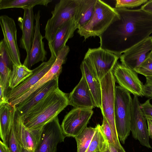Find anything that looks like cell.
Here are the masks:
<instances>
[{"mask_svg":"<svg viewBox=\"0 0 152 152\" xmlns=\"http://www.w3.org/2000/svg\"><path fill=\"white\" fill-rule=\"evenodd\" d=\"M40 11L39 10L35 15V31L31 49L27 54L23 65L29 69L35 64L47 60V52L44 48L43 37L40 31Z\"/></svg>","mask_w":152,"mask_h":152,"instance_id":"e0dca14e","label":"cell"},{"mask_svg":"<svg viewBox=\"0 0 152 152\" xmlns=\"http://www.w3.org/2000/svg\"><path fill=\"white\" fill-rule=\"evenodd\" d=\"M33 8L24 10L23 18L19 17L18 19L22 33L20 40V47L25 50L27 54L31 49L35 31V15Z\"/></svg>","mask_w":152,"mask_h":152,"instance_id":"ffe728a7","label":"cell"},{"mask_svg":"<svg viewBox=\"0 0 152 152\" xmlns=\"http://www.w3.org/2000/svg\"><path fill=\"white\" fill-rule=\"evenodd\" d=\"M115 81L112 71L109 72L100 81L101 107L103 117L107 120L112 130L117 148L121 149L115 127L114 117L115 89Z\"/></svg>","mask_w":152,"mask_h":152,"instance_id":"5b68a950","label":"cell"},{"mask_svg":"<svg viewBox=\"0 0 152 152\" xmlns=\"http://www.w3.org/2000/svg\"><path fill=\"white\" fill-rule=\"evenodd\" d=\"M97 129L96 126L93 128L86 127L75 138L76 141L77 152H86L94 135Z\"/></svg>","mask_w":152,"mask_h":152,"instance_id":"4316f807","label":"cell"},{"mask_svg":"<svg viewBox=\"0 0 152 152\" xmlns=\"http://www.w3.org/2000/svg\"><path fill=\"white\" fill-rule=\"evenodd\" d=\"M142 93L143 96L152 99V82L146 80L143 85Z\"/></svg>","mask_w":152,"mask_h":152,"instance_id":"836d02e7","label":"cell"},{"mask_svg":"<svg viewBox=\"0 0 152 152\" xmlns=\"http://www.w3.org/2000/svg\"><path fill=\"white\" fill-rule=\"evenodd\" d=\"M0 23L4 36L3 39L13 64L22 65L17 42V29L15 21L8 16L3 15L0 16Z\"/></svg>","mask_w":152,"mask_h":152,"instance_id":"2e32d148","label":"cell"},{"mask_svg":"<svg viewBox=\"0 0 152 152\" xmlns=\"http://www.w3.org/2000/svg\"><path fill=\"white\" fill-rule=\"evenodd\" d=\"M102 152H110V151L108 148V146L106 148V149L104 151H102Z\"/></svg>","mask_w":152,"mask_h":152,"instance_id":"b9f144b4","label":"cell"},{"mask_svg":"<svg viewBox=\"0 0 152 152\" xmlns=\"http://www.w3.org/2000/svg\"><path fill=\"white\" fill-rule=\"evenodd\" d=\"M51 56L47 62H43L33 70V74L15 88L8 91L7 99L9 100L17 98L24 94L37 83L50 70L57 57L51 50Z\"/></svg>","mask_w":152,"mask_h":152,"instance_id":"4fadbf2b","label":"cell"},{"mask_svg":"<svg viewBox=\"0 0 152 152\" xmlns=\"http://www.w3.org/2000/svg\"><path fill=\"white\" fill-rule=\"evenodd\" d=\"M108 146L110 152H126L123 148L121 149L118 148L114 145L108 143Z\"/></svg>","mask_w":152,"mask_h":152,"instance_id":"d590c367","label":"cell"},{"mask_svg":"<svg viewBox=\"0 0 152 152\" xmlns=\"http://www.w3.org/2000/svg\"><path fill=\"white\" fill-rule=\"evenodd\" d=\"M101 152L98 151V152Z\"/></svg>","mask_w":152,"mask_h":152,"instance_id":"7bdbcfd3","label":"cell"},{"mask_svg":"<svg viewBox=\"0 0 152 152\" xmlns=\"http://www.w3.org/2000/svg\"><path fill=\"white\" fill-rule=\"evenodd\" d=\"M58 77L51 80L15 106L22 116L48 95L58 88Z\"/></svg>","mask_w":152,"mask_h":152,"instance_id":"d6986e66","label":"cell"},{"mask_svg":"<svg viewBox=\"0 0 152 152\" xmlns=\"http://www.w3.org/2000/svg\"><path fill=\"white\" fill-rule=\"evenodd\" d=\"M33 73L23 64L20 66L13 65L9 81V87L12 89L24 81Z\"/></svg>","mask_w":152,"mask_h":152,"instance_id":"484cf974","label":"cell"},{"mask_svg":"<svg viewBox=\"0 0 152 152\" xmlns=\"http://www.w3.org/2000/svg\"><path fill=\"white\" fill-rule=\"evenodd\" d=\"M101 128L108 143L113 145L116 147L111 128L107 120L104 117H103L102 123L101 125Z\"/></svg>","mask_w":152,"mask_h":152,"instance_id":"1f68e13d","label":"cell"},{"mask_svg":"<svg viewBox=\"0 0 152 152\" xmlns=\"http://www.w3.org/2000/svg\"><path fill=\"white\" fill-rule=\"evenodd\" d=\"M150 100L148 99L144 103L140 104V107L145 118L152 119V105Z\"/></svg>","mask_w":152,"mask_h":152,"instance_id":"d6a6232c","label":"cell"},{"mask_svg":"<svg viewBox=\"0 0 152 152\" xmlns=\"http://www.w3.org/2000/svg\"><path fill=\"white\" fill-rule=\"evenodd\" d=\"M8 146L10 152H21L22 147L17 139L13 121Z\"/></svg>","mask_w":152,"mask_h":152,"instance_id":"f546056e","label":"cell"},{"mask_svg":"<svg viewBox=\"0 0 152 152\" xmlns=\"http://www.w3.org/2000/svg\"><path fill=\"white\" fill-rule=\"evenodd\" d=\"M91 141L86 152H102L108 147V143L98 124Z\"/></svg>","mask_w":152,"mask_h":152,"instance_id":"83f0119b","label":"cell"},{"mask_svg":"<svg viewBox=\"0 0 152 152\" xmlns=\"http://www.w3.org/2000/svg\"><path fill=\"white\" fill-rule=\"evenodd\" d=\"M79 6L74 18L75 26L78 29L90 20L95 10L96 0H78Z\"/></svg>","mask_w":152,"mask_h":152,"instance_id":"cb8c5ba5","label":"cell"},{"mask_svg":"<svg viewBox=\"0 0 152 152\" xmlns=\"http://www.w3.org/2000/svg\"><path fill=\"white\" fill-rule=\"evenodd\" d=\"M120 16L113 8L103 1L96 0L93 15L88 23L78 29V33L84 40L90 37H99Z\"/></svg>","mask_w":152,"mask_h":152,"instance_id":"3957f363","label":"cell"},{"mask_svg":"<svg viewBox=\"0 0 152 152\" xmlns=\"http://www.w3.org/2000/svg\"><path fill=\"white\" fill-rule=\"evenodd\" d=\"M148 57L151 59L152 60V50L150 52L149 55Z\"/></svg>","mask_w":152,"mask_h":152,"instance_id":"ab89813d","label":"cell"},{"mask_svg":"<svg viewBox=\"0 0 152 152\" xmlns=\"http://www.w3.org/2000/svg\"><path fill=\"white\" fill-rule=\"evenodd\" d=\"M140 8L152 14V0L148 1Z\"/></svg>","mask_w":152,"mask_h":152,"instance_id":"e575fe53","label":"cell"},{"mask_svg":"<svg viewBox=\"0 0 152 152\" xmlns=\"http://www.w3.org/2000/svg\"><path fill=\"white\" fill-rule=\"evenodd\" d=\"M79 6L78 0H61L51 12L52 17L45 28V37L48 43L54 39L58 30L68 21L74 19Z\"/></svg>","mask_w":152,"mask_h":152,"instance_id":"8992f818","label":"cell"},{"mask_svg":"<svg viewBox=\"0 0 152 152\" xmlns=\"http://www.w3.org/2000/svg\"><path fill=\"white\" fill-rule=\"evenodd\" d=\"M148 1V0H116L115 8L129 9L137 7L145 4Z\"/></svg>","mask_w":152,"mask_h":152,"instance_id":"f1b7e54d","label":"cell"},{"mask_svg":"<svg viewBox=\"0 0 152 152\" xmlns=\"http://www.w3.org/2000/svg\"><path fill=\"white\" fill-rule=\"evenodd\" d=\"M146 78V80L152 82V76H147Z\"/></svg>","mask_w":152,"mask_h":152,"instance_id":"f35d334b","label":"cell"},{"mask_svg":"<svg viewBox=\"0 0 152 152\" xmlns=\"http://www.w3.org/2000/svg\"><path fill=\"white\" fill-rule=\"evenodd\" d=\"M115 9L120 18L113 22L99 37L100 47L120 58L152 33V14L141 8Z\"/></svg>","mask_w":152,"mask_h":152,"instance_id":"6da1fadb","label":"cell"},{"mask_svg":"<svg viewBox=\"0 0 152 152\" xmlns=\"http://www.w3.org/2000/svg\"><path fill=\"white\" fill-rule=\"evenodd\" d=\"M69 46L66 45L58 53L56 60L49 71L28 91L20 96L9 101V103L15 106L22 102L32 93L51 80L58 77L61 72L62 65L65 63L69 51Z\"/></svg>","mask_w":152,"mask_h":152,"instance_id":"9a60e30c","label":"cell"},{"mask_svg":"<svg viewBox=\"0 0 152 152\" xmlns=\"http://www.w3.org/2000/svg\"><path fill=\"white\" fill-rule=\"evenodd\" d=\"M76 29L74 19H72L64 24L57 31L53 39L48 43L50 50H52L56 57L68 40L73 37Z\"/></svg>","mask_w":152,"mask_h":152,"instance_id":"44dd1931","label":"cell"},{"mask_svg":"<svg viewBox=\"0 0 152 152\" xmlns=\"http://www.w3.org/2000/svg\"><path fill=\"white\" fill-rule=\"evenodd\" d=\"M66 137L57 116L42 127L34 152H56L58 144L63 142Z\"/></svg>","mask_w":152,"mask_h":152,"instance_id":"ba28073f","label":"cell"},{"mask_svg":"<svg viewBox=\"0 0 152 152\" xmlns=\"http://www.w3.org/2000/svg\"><path fill=\"white\" fill-rule=\"evenodd\" d=\"M0 152H10L8 146L1 140L0 141Z\"/></svg>","mask_w":152,"mask_h":152,"instance_id":"74e56055","label":"cell"},{"mask_svg":"<svg viewBox=\"0 0 152 152\" xmlns=\"http://www.w3.org/2000/svg\"><path fill=\"white\" fill-rule=\"evenodd\" d=\"M68 105L67 94L58 88L44 97L22 116L23 123L29 129H41Z\"/></svg>","mask_w":152,"mask_h":152,"instance_id":"7a4b0ae2","label":"cell"},{"mask_svg":"<svg viewBox=\"0 0 152 152\" xmlns=\"http://www.w3.org/2000/svg\"><path fill=\"white\" fill-rule=\"evenodd\" d=\"M132 100L130 93L119 86L115 89L114 117L119 139L124 144L131 131Z\"/></svg>","mask_w":152,"mask_h":152,"instance_id":"277c9868","label":"cell"},{"mask_svg":"<svg viewBox=\"0 0 152 152\" xmlns=\"http://www.w3.org/2000/svg\"><path fill=\"white\" fill-rule=\"evenodd\" d=\"M138 96L134 95L132 107L130 130L132 136L143 146L152 149L146 124V119L140 107Z\"/></svg>","mask_w":152,"mask_h":152,"instance_id":"30bf717a","label":"cell"},{"mask_svg":"<svg viewBox=\"0 0 152 152\" xmlns=\"http://www.w3.org/2000/svg\"><path fill=\"white\" fill-rule=\"evenodd\" d=\"M147 122L148 128L149 137L152 139V119H146Z\"/></svg>","mask_w":152,"mask_h":152,"instance_id":"8d00e7d4","label":"cell"},{"mask_svg":"<svg viewBox=\"0 0 152 152\" xmlns=\"http://www.w3.org/2000/svg\"><path fill=\"white\" fill-rule=\"evenodd\" d=\"M115 82L134 96H143V83L135 71L117 62L113 71Z\"/></svg>","mask_w":152,"mask_h":152,"instance_id":"7c38bea8","label":"cell"},{"mask_svg":"<svg viewBox=\"0 0 152 152\" xmlns=\"http://www.w3.org/2000/svg\"><path fill=\"white\" fill-rule=\"evenodd\" d=\"M134 71L145 77L152 76V60L148 56Z\"/></svg>","mask_w":152,"mask_h":152,"instance_id":"4dcf8cb0","label":"cell"},{"mask_svg":"<svg viewBox=\"0 0 152 152\" xmlns=\"http://www.w3.org/2000/svg\"><path fill=\"white\" fill-rule=\"evenodd\" d=\"M152 50V36H149L123 53L119 58L121 64L134 71L148 56Z\"/></svg>","mask_w":152,"mask_h":152,"instance_id":"5bb4252c","label":"cell"},{"mask_svg":"<svg viewBox=\"0 0 152 152\" xmlns=\"http://www.w3.org/2000/svg\"><path fill=\"white\" fill-rule=\"evenodd\" d=\"M94 111L88 108H74L64 117L61 125L66 137L75 138L86 128Z\"/></svg>","mask_w":152,"mask_h":152,"instance_id":"9c48e42d","label":"cell"},{"mask_svg":"<svg viewBox=\"0 0 152 152\" xmlns=\"http://www.w3.org/2000/svg\"><path fill=\"white\" fill-rule=\"evenodd\" d=\"M21 152H29L27 150L22 147Z\"/></svg>","mask_w":152,"mask_h":152,"instance_id":"60d3db41","label":"cell"},{"mask_svg":"<svg viewBox=\"0 0 152 152\" xmlns=\"http://www.w3.org/2000/svg\"><path fill=\"white\" fill-rule=\"evenodd\" d=\"M13 123L17 139L22 148L34 152L39 141L42 128L31 130L24 124L22 116L14 106Z\"/></svg>","mask_w":152,"mask_h":152,"instance_id":"8fae6325","label":"cell"},{"mask_svg":"<svg viewBox=\"0 0 152 152\" xmlns=\"http://www.w3.org/2000/svg\"><path fill=\"white\" fill-rule=\"evenodd\" d=\"M119 58L99 47L88 48L83 60L91 67L100 82L106 75L113 71Z\"/></svg>","mask_w":152,"mask_h":152,"instance_id":"52a82bcc","label":"cell"},{"mask_svg":"<svg viewBox=\"0 0 152 152\" xmlns=\"http://www.w3.org/2000/svg\"><path fill=\"white\" fill-rule=\"evenodd\" d=\"M80 69L82 75L85 77L93 96L96 107H101V88L100 82L91 67L84 60Z\"/></svg>","mask_w":152,"mask_h":152,"instance_id":"603a6c76","label":"cell"},{"mask_svg":"<svg viewBox=\"0 0 152 152\" xmlns=\"http://www.w3.org/2000/svg\"><path fill=\"white\" fill-rule=\"evenodd\" d=\"M14 109V106L8 102L0 104V137L7 146L12 126Z\"/></svg>","mask_w":152,"mask_h":152,"instance_id":"7402d4cb","label":"cell"},{"mask_svg":"<svg viewBox=\"0 0 152 152\" xmlns=\"http://www.w3.org/2000/svg\"><path fill=\"white\" fill-rule=\"evenodd\" d=\"M69 105L74 108L92 109L96 105L86 80L82 75L77 85L68 96Z\"/></svg>","mask_w":152,"mask_h":152,"instance_id":"ac0fdd59","label":"cell"},{"mask_svg":"<svg viewBox=\"0 0 152 152\" xmlns=\"http://www.w3.org/2000/svg\"><path fill=\"white\" fill-rule=\"evenodd\" d=\"M52 0H0V10L16 8L24 10L33 8L37 5L47 6Z\"/></svg>","mask_w":152,"mask_h":152,"instance_id":"d4e9b609","label":"cell"}]
</instances>
